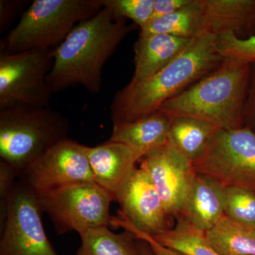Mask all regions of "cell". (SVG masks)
<instances>
[{
  "label": "cell",
  "mask_w": 255,
  "mask_h": 255,
  "mask_svg": "<svg viewBox=\"0 0 255 255\" xmlns=\"http://www.w3.org/2000/svg\"><path fill=\"white\" fill-rule=\"evenodd\" d=\"M221 255H255V228L235 222L223 216L206 233Z\"/></svg>",
  "instance_id": "20"
},
{
  "label": "cell",
  "mask_w": 255,
  "mask_h": 255,
  "mask_svg": "<svg viewBox=\"0 0 255 255\" xmlns=\"http://www.w3.org/2000/svg\"><path fill=\"white\" fill-rule=\"evenodd\" d=\"M81 246L77 255H140L132 233H114L109 227L88 230L80 235Z\"/></svg>",
  "instance_id": "21"
},
{
  "label": "cell",
  "mask_w": 255,
  "mask_h": 255,
  "mask_svg": "<svg viewBox=\"0 0 255 255\" xmlns=\"http://www.w3.org/2000/svg\"><path fill=\"white\" fill-rule=\"evenodd\" d=\"M245 126L255 132V64L251 65L249 83L244 110Z\"/></svg>",
  "instance_id": "28"
},
{
  "label": "cell",
  "mask_w": 255,
  "mask_h": 255,
  "mask_svg": "<svg viewBox=\"0 0 255 255\" xmlns=\"http://www.w3.org/2000/svg\"><path fill=\"white\" fill-rule=\"evenodd\" d=\"M27 1L21 0H1L0 1V32L9 28L14 18L17 16Z\"/></svg>",
  "instance_id": "27"
},
{
  "label": "cell",
  "mask_w": 255,
  "mask_h": 255,
  "mask_svg": "<svg viewBox=\"0 0 255 255\" xmlns=\"http://www.w3.org/2000/svg\"><path fill=\"white\" fill-rule=\"evenodd\" d=\"M110 226L114 228H123L124 231L132 233L135 239L147 242L155 255H185L159 244L150 235L142 232L135 228L127 218L124 217L122 215H119V217L112 216Z\"/></svg>",
  "instance_id": "26"
},
{
  "label": "cell",
  "mask_w": 255,
  "mask_h": 255,
  "mask_svg": "<svg viewBox=\"0 0 255 255\" xmlns=\"http://www.w3.org/2000/svg\"><path fill=\"white\" fill-rule=\"evenodd\" d=\"M172 119L168 143L191 162L199 158L219 128L190 117Z\"/></svg>",
  "instance_id": "18"
},
{
  "label": "cell",
  "mask_w": 255,
  "mask_h": 255,
  "mask_svg": "<svg viewBox=\"0 0 255 255\" xmlns=\"http://www.w3.org/2000/svg\"><path fill=\"white\" fill-rule=\"evenodd\" d=\"M217 36L218 50L223 58L249 65L255 64V36L242 39L227 31Z\"/></svg>",
  "instance_id": "24"
},
{
  "label": "cell",
  "mask_w": 255,
  "mask_h": 255,
  "mask_svg": "<svg viewBox=\"0 0 255 255\" xmlns=\"http://www.w3.org/2000/svg\"><path fill=\"white\" fill-rule=\"evenodd\" d=\"M192 40L168 34L139 36L134 45L135 70L130 81H142L153 76L177 58Z\"/></svg>",
  "instance_id": "17"
},
{
  "label": "cell",
  "mask_w": 255,
  "mask_h": 255,
  "mask_svg": "<svg viewBox=\"0 0 255 255\" xmlns=\"http://www.w3.org/2000/svg\"><path fill=\"white\" fill-rule=\"evenodd\" d=\"M137 243L140 255H155L147 242L142 240H137Z\"/></svg>",
  "instance_id": "30"
},
{
  "label": "cell",
  "mask_w": 255,
  "mask_h": 255,
  "mask_svg": "<svg viewBox=\"0 0 255 255\" xmlns=\"http://www.w3.org/2000/svg\"><path fill=\"white\" fill-rule=\"evenodd\" d=\"M204 31L231 32L242 39L255 36V0H200Z\"/></svg>",
  "instance_id": "15"
},
{
  "label": "cell",
  "mask_w": 255,
  "mask_h": 255,
  "mask_svg": "<svg viewBox=\"0 0 255 255\" xmlns=\"http://www.w3.org/2000/svg\"><path fill=\"white\" fill-rule=\"evenodd\" d=\"M36 195L41 212L49 216L57 234L75 231L80 235L110 226V205L114 201L95 183L69 184Z\"/></svg>",
  "instance_id": "6"
},
{
  "label": "cell",
  "mask_w": 255,
  "mask_h": 255,
  "mask_svg": "<svg viewBox=\"0 0 255 255\" xmlns=\"http://www.w3.org/2000/svg\"><path fill=\"white\" fill-rule=\"evenodd\" d=\"M104 0H35L0 42L9 53L55 50L74 28L97 14Z\"/></svg>",
  "instance_id": "5"
},
{
  "label": "cell",
  "mask_w": 255,
  "mask_h": 255,
  "mask_svg": "<svg viewBox=\"0 0 255 255\" xmlns=\"http://www.w3.org/2000/svg\"><path fill=\"white\" fill-rule=\"evenodd\" d=\"M176 221L173 228L151 236L162 246L185 255H221L211 244L205 232L182 217Z\"/></svg>",
  "instance_id": "22"
},
{
  "label": "cell",
  "mask_w": 255,
  "mask_h": 255,
  "mask_svg": "<svg viewBox=\"0 0 255 255\" xmlns=\"http://www.w3.org/2000/svg\"><path fill=\"white\" fill-rule=\"evenodd\" d=\"M94 181L118 202L138 162L128 146L108 141L95 146H87Z\"/></svg>",
  "instance_id": "13"
},
{
  "label": "cell",
  "mask_w": 255,
  "mask_h": 255,
  "mask_svg": "<svg viewBox=\"0 0 255 255\" xmlns=\"http://www.w3.org/2000/svg\"><path fill=\"white\" fill-rule=\"evenodd\" d=\"M18 179L36 193L77 183H95L87 146L69 137L26 166Z\"/></svg>",
  "instance_id": "10"
},
{
  "label": "cell",
  "mask_w": 255,
  "mask_h": 255,
  "mask_svg": "<svg viewBox=\"0 0 255 255\" xmlns=\"http://www.w3.org/2000/svg\"><path fill=\"white\" fill-rule=\"evenodd\" d=\"M224 216L255 228V193L238 187L226 188Z\"/></svg>",
  "instance_id": "23"
},
{
  "label": "cell",
  "mask_w": 255,
  "mask_h": 255,
  "mask_svg": "<svg viewBox=\"0 0 255 255\" xmlns=\"http://www.w3.org/2000/svg\"><path fill=\"white\" fill-rule=\"evenodd\" d=\"M53 52L31 50L9 53L0 50V110L28 106L50 107L47 77Z\"/></svg>",
  "instance_id": "8"
},
{
  "label": "cell",
  "mask_w": 255,
  "mask_h": 255,
  "mask_svg": "<svg viewBox=\"0 0 255 255\" xmlns=\"http://www.w3.org/2000/svg\"><path fill=\"white\" fill-rule=\"evenodd\" d=\"M163 201L167 213L177 219L196 173L192 162L168 142L140 160Z\"/></svg>",
  "instance_id": "11"
},
{
  "label": "cell",
  "mask_w": 255,
  "mask_h": 255,
  "mask_svg": "<svg viewBox=\"0 0 255 255\" xmlns=\"http://www.w3.org/2000/svg\"><path fill=\"white\" fill-rule=\"evenodd\" d=\"M192 165L196 174L209 176L223 187L255 193V132L247 126L218 128Z\"/></svg>",
  "instance_id": "7"
},
{
  "label": "cell",
  "mask_w": 255,
  "mask_h": 255,
  "mask_svg": "<svg viewBox=\"0 0 255 255\" xmlns=\"http://www.w3.org/2000/svg\"><path fill=\"white\" fill-rule=\"evenodd\" d=\"M172 119L157 110L132 122L113 124L110 140L128 146L137 161L168 142Z\"/></svg>",
  "instance_id": "16"
},
{
  "label": "cell",
  "mask_w": 255,
  "mask_h": 255,
  "mask_svg": "<svg viewBox=\"0 0 255 255\" xmlns=\"http://www.w3.org/2000/svg\"><path fill=\"white\" fill-rule=\"evenodd\" d=\"M36 193L18 179L10 191L0 255H59L47 237Z\"/></svg>",
  "instance_id": "9"
},
{
  "label": "cell",
  "mask_w": 255,
  "mask_h": 255,
  "mask_svg": "<svg viewBox=\"0 0 255 255\" xmlns=\"http://www.w3.org/2000/svg\"><path fill=\"white\" fill-rule=\"evenodd\" d=\"M118 203L119 214L150 236L173 228V219L167 213L150 175L141 167L134 169Z\"/></svg>",
  "instance_id": "12"
},
{
  "label": "cell",
  "mask_w": 255,
  "mask_h": 255,
  "mask_svg": "<svg viewBox=\"0 0 255 255\" xmlns=\"http://www.w3.org/2000/svg\"><path fill=\"white\" fill-rule=\"evenodd\" d=\"M191 1V0H155L151 20L173 14L177 10L182 9L184 6L189 4Z\"/></svg>",
  "instance_id": "29"
},
{
  "label": "cell",
  "mask_w": 255,
  "mask_h": 255,
  "mask_svg": "<svg viewBox=\"0 0 255 255\" xmlns=\"http://www.w3.org/2000/svg\"><path fill=\"white\" fill-rule=\"evenodd\" d=\"M204 31L200 0L191 2L173 14L149 21L140 28L139 36L168 34L180 38H194Z\"/></svg>",
  "instance_id": "19"
},
{
  "label": "cell",
  "mask_w": 255,
  "mask_h": 255,
  "mask_svg": "<svg viewBox=\"0 0 255 255\" xmlns=\"http://www.w3.org/2000/svg\"><path fill=\"white\" fill-rule=\"evenodd\" d=\"M133 29L126 18L117 17L105 6L78 23L53 52L47 77L51 93L78 85L93 95L100 93L105 64Z\"/></svg>",
  "instance_id": "1"
},
{
  "label": "cell",
  "mask_w": 255,
  "mask_h": 255,
  "mask_svg": "<svg viewBox=\"0 0 255 255\" xmlns=\"http://www.w3.org/2000/svg\"><path fill=\"white\" fill-rule=\"evenodd\" d=\"M251 65L225 58L212 73L166 101L158 111L170 119L190 117L219 128L245 126Z\"/></svg>",
  "instance_id": "3"
},
{
  "label": "cell",
  "mask_w": 255,
  "mask_h": 255,
  "mask_svg": "<svg viewBox=\"0 0 255 255\" xmlns=\"http://www.w3.org/2000/svg\"><path fill=\"white\" fill-rule=\"evenodd\" d=\"M155 0H104V6L116 16L129 18L140 28L152 18Z\"/></svg>",
  "instance_id": "25"
},
{
  "label": "cell",
  "mask_w": 255,
  "mask_h": 255,
  "mask_svg": "<svg viewBox=\"0 0 255 255\" xmlns=\"http://www.w3.org/2000/svg\"><path fill=\"white\" fill-rule=\"evenodd\" d=\"M217 41L214 33L201 32L158 73L142 81H130L119 90L110 106L113 124L135 122L155 113L166 101L212 73L225 59Z\"/></svg>",
  "instance_id": "2"
},
{
  "label": "cell",
  "mask_w": 255,
  "mask_h": 255,
  "mask_svg": "<svg viewBox=\"0 0 255 255\" xmlns=\"http://www.w3.org/2000/svg\"><path fill=\"white\" fill-rule=\"evenodd\" d=\"M225 198L226 187L221 183L196 174L179 217L206 233L224 216Z\"/></svg>",
  "instance_id": "14"
},
{
  "label": "cell",
  "mask_w": 255,
  "mask_h": 255,
  "mask_svg": "<svg viewBox=\"0 0 255 255\" xmlns=\"http://www.w3.org/2000/svg\"><path fill=\"white\" fill-rule=\"evenodd\" d=\"M68 119L50 107L0 110V160L19 176L23 169L68 137Z\"/></svg>",
  "instance_id": "4"
}]
</instances>
